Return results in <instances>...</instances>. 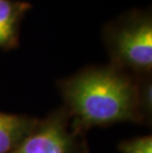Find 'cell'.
<instances>
[{
    "label": "cell",
    "instance_id": "cell-4",
    "mask_svg": "<svg viewBox=\"0 0 152 153\" xmlns=\"http://www.w3.org/2000/svg\"><path fill=\"white\" fill-rule=\"evenodd\" d=\"M31 8L27 1L0 0V48L11 51L18 48L21 23Z\"/></svg>",
    "mask_w": 152,
    "mask_h": 153
},
{
    "label": "cell",
    "instance_id": "cell-6",
    "mask_svg": "<svg viewBox=\"0 0 152 153\" xmlns=\"http://www.w3.org/2000/svg\"><path fill=\"white\" fill-rule=\"evenodd\" d=\"M138 101L145 125L151 123L152 117V81L151 75L137 77Z\"/></svg>",
    "mask_w": 152,
    "mask_h": 153
},
{
    "label": "cell",
    "instance_id": "cell-7",
    "mask_svg": "<svg viewBox=\"0 0 152 153\" xmlns=\"http://www.w3.org/2000/svg\"><path fill=\"white\" fill-rule=\"evenodd\" d=\"M118 149L122 153H152V136H137L119 143Z\"/></svg>",
    "mask_w": 152,
    "mask_h": 153
},
{
    "label": "cell",
    "instance_id": "cell-2",
    "mask_svg": "<svg viewBox=\"0 0 152 153\" xmlns=\"http://www.w3.org/2000/svg\"><path fill=\"white\" fill-rule=\"evenodd\" d=\"M111 64L139 77L151 75L152 16L133 10L110 22L103 30Z\"/></svg>",
    "mask_w": 152,
    "mask_h": 153
},
{
    "label": "cell",
    "instance_id": "cell-3",
    "mask_svg": "<svg viewBox=\"0 0 152 153\" xmlns=\"http://www.w3.org/2000/svg\"><path fill=\"white\" fill-rule=\"evenodd\" d=\"M12 153H89L85 134L72 128L63 107L39 119L35 128Z\"/></svg>",
    "mask_w": 152,
    "mask_h": 153
},
{
    "label": "cell",
    "instance_id": "cell-1",
    "mask_svg": "<svg viewBox=\"0 0 152 153\" xmlns=\"http://www.w3.org/2000/svg\"><path fill=\"white\" fill-rule=\"evenodd\" d=\"M57 84L72 128L82 134L94 126L145 123L137 77L111 63L85 67Z\"/></svg>",
    "mask_w": 152,
    "mask_h": 153
},
{
    "label": "cell",
    "instance_id": "cell-5",
    "mask_svg": "<svg viewBox=\"0 0 152 153\" xmlns=\"http://www.w3.org/2000/svg\"><path fill=\"white\" fill-rule=\"evenodd\" d=\"M39 119L0 112V153H12L30 134Z\"/></svg>",
    "mask_w": 152,
    "mask_h": 153
}]
</instances>
